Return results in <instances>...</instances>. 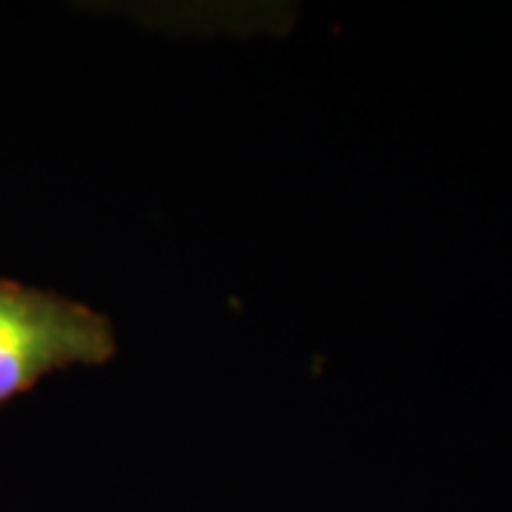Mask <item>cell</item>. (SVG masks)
<instances>
[{
	"label": "cell",
	"mask_w": 512,
	"mask_h": 512,
	"mask_svg": "<svg viewBox=\"0 0 512 512\" xmlns=\"http://www.w3.org/2000/svg\"><path fill=\"white\" fill-rule=\"evenodd\" d=\"M114 354L110 323L79 304L0 285V401L50 370Z\"/></svg>",
	"instance_id": "cell-1"
}]
</instances>
